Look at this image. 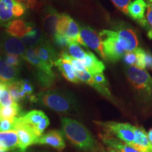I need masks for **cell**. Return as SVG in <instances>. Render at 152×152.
<instances>
[{"label": "cell", "instance_id": "cell-18", "mask_svg": "<svg viewBox=\"0 0 152 152\" xmlns=\"http://www.w3.org/2000/svg\"><path fill=\"white\" fill-rule=\"evenodd\" d=\"M18 147V137L16 131L0 132V152L10 151Z\"/></svg>", "mask_w": 152, "mask_h": 152}, {"label": "cell", "instance_id": "cell-16", "mask_svg": "<svg viewBox=\"0 0 152 152\" xmlns=\"http://www.w3.org/2000/svg\"><path fill=\"white\" fill-rule=\"evenodd\" d=\"M1 47L7 54L23 56L26 46L21 39L14 37H4L1 42Z\"/></svg>", "mask_w": 152, "mask_h": 152}, {"label": "cell", "instance_id": "cell-23", "mask_svg": "<svg viewBox=\"0 0 152 152\" xmlns=\"http://www.w3.org/2000/svg\"><path fill=\"white\" fill-rule=\"evenodd\" d=\"M121 39L128 45V52L134 51L137 48L138 39L135 32L130 28L122 27L116 32Z\"/></svg>", "mask_w": 152, "mask_h": 152}, {"label": "cell", "instance_id": "cell-4", "mask_svg": "<svg viewBox=\"0 0 152 152\" xmlns=\"http://www.w3.org/2000/svg\"><path fill=\"white\" fill-rule=\"evenodd\" d=\"M25 60L36 68L37 78L41 85L45 87H49L54 84L56 76L52 71L37 56L35 47H29L23 56Z\"/></svg>", "mask_w": 152, "mask_h": 152}, {"label": "cell", "instance_id": "cell-15", "mask_svg": "<svg viewBox=\"0 0 152 152\" xmlns=\"http://www.w3.org/2000/svg\"><path fill=\"white\" fill-rule=\"evenodd\" d=\"M148 4L144 0H135L131 2L128 6V14L137 21L140 23L143 27H147L149 29L147 19H145L144 14Z\"/></svg>", "mask_w": 152, "mask_h": 152}, {"label": "cell", "instance_id": "cell-6", "mask_svg": "<svg viewBox=\"0 0 152 152\" xmlns=\"http://www.w3.org/2000/svg\"><path fill=\"white\" fill-rule=\"evenodd\" d=\"M104 130L113 134L117 139L134 147V126L130 123H118L115 121L96 122Z\"/></svg>", "mask_w": 152, "mask_h": 152}, {"label": "cell", "instance_id": "cell-33", "mask_svg": "<svg viewBox=\"0 0 152 152\" xmlns=\"http://www.w3.org/2000/svg\"><path fill=\"white\" fill-rule=\"evenodd\" d=\"M15 119L1 120V121H0V132L14 131Z\"/></svg>", "mask_w": 152, "mask_h": 152}, {"label": "cell", "instance_id": "cell-24", "mask_svg": "<svg viewBox=\"0 0 152 152\" xmlns=\"http://www.w3.org/2000/svg\"><path fill=\"white\" fill-rule=\"evenodd\" d=\"M25 46L28 47H35L47 41L40 29L35 26L28 35L21 38Z\"/></svg>", "mask_w": 152, "mask_h": 152}, {"label": "cell", "instance_id": "cell-17", "mask_svg": "<svg viewBox=\"0 0 152 152\" xmlns=\"http://www.w3.org/2000/svg\"><path fill=\"white\" fill-rule=\"evenodd\" d=\"M20 69L18 67H14L6 62L1 56H0V82L9 84L16 81L18 79Z\"/></svg>", "mask_w": 152, "mask_h": 152}, {"label": "cell", "instance_id": "cell-12", "mask_svg": "<svg viewBox=\"0 0 152 152\" xmlns=\"http://www.w3.org/2000/svg\"><path fill=\"white\" fill-rule=\"evenodd\" d=\"M60 14L52 7H48L44 10L43 26L45 32L53 39L56 35V28Z\"/></svg>", "mask_w": 152, "mask_h": 152}, {"label": "cell", "instance_id": "cell-40", "mask_svg": "<svg viewBox=\"0 0 152 152\" xmlns=\"http://www.w3.org/2000/svg\"><path fill=\"white\" fill-rule=\"evenodd\" d=\"M104 152H119V151H116V150H115V149H111V148L107 147V149H106V150H104Z\"/></svg>", "mask_w": 152, "mask_h": 152}, {"label": "cell", "instance_id": "cell-7", "mask_svg": "<svg viewBox=\"0 0 152 152\" xmlns=\"http://www.w3.org/2000/svg\"><path fill=\"white\" fill-rule=\"evenodd\" d=\"M27 7L18 0H0V25L7 26L26 14Z\"/></svg>", "mask_w": 152, "mask_h": 152}, {"label": "cell", "instance_id": "cell-38", "mask_svg": "<svg viewBox=\"0 0 152 152\" xmlns=\"http://www.w3.org/2000/svg\"><path fill=\"white\" fill-rule=\"evenodd\" d=\"M144 61H145L146 67L152 70V54L149 52H145L144 54Z\"/></svg>", "mask_w": 152, "mask_h": 152}, {"label": "cell", "instance_id": "cell-28", "mask_svg": "<svg viewBox=\"0 0 152 152\" xmlns=\"http://www.w3.org/2000/svg\"><path fill=\"white\" fill-rule=\"evenodd\" d=\"M68 54L75 59L83 61L84 59L86 52L79 46L77 43L72 42L68 47Z\"/></svg>", "mask_w": 152, "mask_h": 152}, {"label": "cell", "instance_id": "cell-1", "mask_svg": "<svg viewBox=\"0 0 152 152\" xmlns=\"http://www.w3.org/2000/svg\"><path fill=\"white\" fill-rule=\"evenodd\" d=\"M61 122L63 134L75 148L85 152L97 151L96 140L84 125L69 118H62Z\"/></svg>", "mask_w": 152, "mask_h": 152}, {"label": "cell", "instance_id": "cell-41", "mask_svg": "<svg viewBox=\"0 0 152 152\" xmlns=\"http://www.w3.org/2000/svg\"><path fill=\"white\" fill-rule=\"evenodd\" d=\"M148 6H149L150 8H151V9H152V1H151V2H149V4L148 5Z\"/></svg>", "mask_w": 152, "mask_h": 152}, {"label": "cell", "instance_id": "cell-13", "mask_svg": "<svg viewBox=\"0 0 152 152\" xmlns=\"http://www.w3.org/2000/svg\"><path fill=\"white\" fill-rule=\"evenodd\" d=\"M35 25L33 23L26 22L21 19H16L9 22L6 26L7 33L11 37L23 38L33 30Z\"/></svg>", "mask_w": 152, "mask_h": 152}, {"label": "cell", "instance_id": "cell-21", "mask_svg": "<svg viewBox=\"0 0 152 152\" xmlns=\"http://www.w3.org/2000/svg\"><path fill=\"white\" fill-rule=\"evenodd\" d=\"M134 147L141 152H150L152 149L147 133L143 128L140 127L134 126Z\"/></svg>", "mask_w": 152, "mask_h": 152}, {"label": "cell", "instance_id": "cell-42", "mask_svg": "<svg viewBox=\"0 0 152 152\" xmlns=\"http://www.w3.org/2000/svg\"><path fill=\"white\" fill-rule=\"evenodd\" d=\"M149 2H151V1H152V0H149Z\"/></svg>", "mask_w": 152, "mask_h": 152}, {"label": "cell", "instance_id": "cell-14", "mask_svg": "<svg viewBox=\"0 0 152 152\" xmlns=\"http://www.w3.org/2000/svg\"><path fill=\"white\" fill-rule=\"evenodd\" d=\"M37 56L47 66L52 68L54 63L58 59V54L49 42L45 41L41 45L35 47Z\"/></svg>", "mask_w": 152, "mask_h": 152}, {"label": "cell", "instance_id": "cell-30", "mask_svg": "<svg viewBox=\"0 0 152 152\" xmlns=\"http://www.w3.org/2000/svg\"><path fill=\"white\" fill-rule=\"evenodd\" d=\"M53 41L54 42V44L58 48L62 49L68 48V45L71 44V42L66 36L59 35V34H56L54 36V37L53 38Z\"/></svg>", "mask_w": 152, "mask_h": 152}, {"label": "cell", "instance_id": "cell-11", "mask_svg": "<svg viewBox=\"0 0 152 152\" xmlns=\"http://www.w3.org/2000/svg\"><path fill=\"white\" fill-rule=\"evenodd\" d=\"M35 144L47 145L54 148L58 151H62L66 147L63 133L58 130H51L42 134L36 140Z\"/></svg>", "mask_w": 152, "mask_h": 152}, {"label": "cell", "instance_id": "cell-39", "mask_svg": "<svg viewBox=\"0 0 152 152\" xmlns=\"http://www.w3.org/2000/svg\"><path fill=\"white\" fill-rule=\"evenodd\" d=\"M147 135H148V138H149L150 143H151V144L152 145V128H151L149 130V132L147 133Z\"/></svg>", "mask_w": 152, "mask_h": 152}, {"label": "cell", "instance_id": "cell-32", "mask_svg": "<svg viewBox=\"0 0 152 152\" xmlns=\"http://www.w3.org/2000/svg\"><path fill=\"white\" fill-rule=\"evenodd\" d=\"M4 59L7 64L12 66H14V67L19 68L20 66L21 65V56H17V55L14 54H7L5 56Z\"/></svg>", "mask_w": 152, "mask_h": 152}, {"label": "cell", "instance_id": "cell-10", "mask_svg": "<svg viewBox=\"0 0 152 152\" xmlns=\"http://www.w3.org/2000/svg\"><path fill=\"white\" fill-rule=\"evenodd\" d=\"M80 37L85 47L94 50L104 60H106L103 42L99 35L96 33L94 30L88 26H83L80 29Z\"/></svg>", "mask_w": 152, "mask_h": 152}, {"label": "cell", "instance_id": "cell-27", "mask_svg": "<svg viewBox=\"0 0 152 152\" xmlns=\"http://www.w3.org/2000/svg\"><path fill=\"white\" fill-rule=\"evenodd\" d=\"M16 104L11 97L7 84L0 82V106H10Z\"/></svg>", "mask_w": 152, "mask_h": 152}, {"label": "cell", "instance_id": "cell-26", "mask_svg": "<svg viewBox=\"0 0 152 152\" xmlns=\"http://www.w3.org/2000/svg\"><path fill=\"white\" fill-rule=\"evenodd\" d=\"M20 107L18 103L10 106H0V121L14 120L18 117Z\"/></svg>", "mask_w": 152, "mask_h": 152}, {"label": "cell", "instance_id": "cell-37", "mask_svg": "<svg viewBox=\"0 0 152 152\" xmlns=\"http://www.w3.org/2000/svg\"><path fill=\"white\" fill-rule=\"evenodd\" d=\"M147 20L149 26H151V28H149L148 36L149 38H152V9L148 6L147 7Z\"/></svg>", "mask_w": 152, "mask_h": 152}, {"label": "cell", "instance_id": "cell-25", "mask_svg": "<svg viewBox=\"0 0 152 152\" xmlns=\"http://www.w3.org/2000/svg\"><path fill=\"white\" fill-rule=\"evenodd\" d=\"M7 85L11 97H12L13 100L15 102L18 103L20 101H22L24 99L28 98V96H26L23 90L21 80L14 81L13 83L7 84Z\"/></svg>", "mask_w": 152, "mask_h": 152}, {"label": "cell", "instance_id": "cell-19", "mask_svg": "<svg viewBox=\"0 0 152 152\" xmlns=\"http://www.w3.org/2000/svg\"><path fill=\"white\" fill-rule=\"evenodd\" d=\"M100 138L106 147L116 150L119 152H141L132 146L118 140V139L112 137L106 134H101Z\"/></svg>", "mask_w": 152, "mask_h": 152}, {"label": "cell", "instance_id": "cell-20", "mask_svg": "<svg viewBox=\"0 0 152 152\" xmlns=\"http://www.w3.org/2000/svg\"><path fill=\"white\" fill-rule=\"evenodd\" d=\"M85 69L89 73L94 75L96 73H103L105 70V66L104 63L96 58V56L91 52H87L84 59L83 61Z\"/></svg>", "mask_w": 152, "mask_h": 152}, {"label": "cell", "instance_id": "cell-29", "mask_svg": "<svg viewBox=\"0 0 152 152\" xmlns=\"http://www.w3.org/2000/svg\"><path fill=\"white\" fill-rule=\"evenodd\" d=\"M75 75L80 81L83 82V83H86V84L92 86L93 88H94L96 83L94 81L92 75L88 71H85L83 72H75Z\"/></svg>", "mask_w": 152, "mask_h": 152}, {"label": "cell", "instance_id": "cell-8", "mask_svg": "<svg viewBox=\"0 0 152 152\" xmlns=\"http://www.w3.org/2000/svg\"><path fill=\"white\" fill-rule=\"evenodd\" d=\"M24 123H26L32 130L35 135L40 137L44 131L49 125V120L46 114L39 110H33L24 115H20Z\"/></svg>", "mask_w": 152, "mask_h": 152}, {"label": "cell", "instance_id": "cell-43", "mask_svg": "<svg viewBox=\"0 0 152 152\" xmlns=\"http://www.w3.org/2000/svg\"><path fill=\"white\" fill-rule=\"evenodd\" d=\"M150 152H152V149H151V151H150Z\"/></svg>", "mask_w": 152, "mask_h": 152}, {"label": "cell", "instance_id": "cell-5", "mask_svg": "<svg viewBox=\"0 0 152 152\" xmlns=\"http://www.w3.org/2000/svg\"><path fill=\"white\" fill-rule=\"evenodd\" d=\"M125 73L137 90L147 98H152V77L147 71L136 66H128Z\"/></svg>", "mask_w": 152, "mask_h": 152}, {"label": "cell", "instance_id": "cell-34", "mask_svg": "<svg viewBox=\"0 0 152 152\" xmlns=\"http://www.w3.org/2000/svg\"><path fill=\"white\" fill-rule=\"evenodd\" d=\"M123 61H124L127 66H135L137 61V55L135 50L125 53L124 56H123Z\"/></svg>", "mask_w": 152, "mask_h": 152}, {"label": "cell", "instance_id": "cell-3", "mask_svg": "<svg viewBox=\"0 0 152 152\" xmlns=\"http://www.w3.org/2000/svg\"><path fill=\"white\" fill-rule=\"evenodd\" d=\"M99 35L103 42L106 60L116 62L128 52V45L119 37L116 32L104 30Z\"/></svg>", "mask_w": 152, "mask_h": 152}, {"label": "cell", "instance_id": "cell-2", "mask_svg": "<svg viewBox=\"0 0 152 152\" xmlns=\"http://www.w3.org/2000/svg\"><path fill=\"white\" fill-rule=\"evenodd\" d=\"M30 101L60 113H69L76 109L75 99L71 94L58 90H47L33 95Z\"/></svg>", "mask_w": 152, "mask_h": 152}, {"label": "cell", "instance_id": "cell-22", "mask_svg": "<svg viewBox=\"0 0 152 152\" xmlns=\"http://www.w3.org/2000/svg\"><path fill=\"white\" fill-rule=\"evenodd\" d=\"M54 66L58 68L61 73L67 80L73 83H78L80 82L75 75V70L69 61L60 57L55 61Z\"/></svg>", "mask_w": 152, "mask_h": 152}, {"label": "cell", "instance_id": "cell-31", "mask_svg": "<svg viewBox=\"0 0 152 152\" xmlns=\"http://www.w3.org/2000/svg\"><path fill=\"white\" fill-rule=\"evenodd\" d=\"M137 55V61H136V67L140 69H144L146 68L145 61H144V54L145 51L142 48H137L134 49Z\"/></svg>", "mask_w": 152, "mask_h": 152}, {"label": "cell", "instance_id": "cell-44", "mask_svg": "<svg viewBox=\"0 0 152 152\" xmlns=\"http://www.w3.org/2000/svg\"></svg>", "mask_w": 152, "mask_h": 152}, {"label": "cell", "instance_id": "cell-36", "mask_svg": "<svg viewBox=\"0 0 152 152\" xmlns=\"http://www.w3.org/2000/svg\"><path fill=\"white\" fill-rule=\"evenodd\" d=\"M94 81L101 87L108 88V83L103 73H96L92 75Z\"/></svg>", "mask_w": 152, "mask_h": 152}, {"label": "cell", "instance_id": "cell-9", "mask_svg": "<svg viewBox=\"0 0 152 152\" xmlns=\"http://www.w3.org/2000/svg\"><path fill=\"white\" fill-rule=\"evenodd\" d=\"M14 131L16 132L18 137V149H20L21 151H26L28 147L35 144L37 137L35 135L33 130L24 123L20 116L17 117L15 119Z\"/></svg>", "mask_w": 152, "mask_h": 152}, {"label": "cell", "instance_id": "cell-35", "mask_svg": "<svg viewBox=\"0 0 152 152\" xmlns=\"http://www.w3.org/2000/svg\"><path fill=\"white\" fill-rule=\"evenodd\" d=\"M113 1V4L121 11L122 12L125 13V14H128V8L130 2V0H111Z\"/></svg>", "mask_w": 152, "mask_h": 152}]
</instances>
